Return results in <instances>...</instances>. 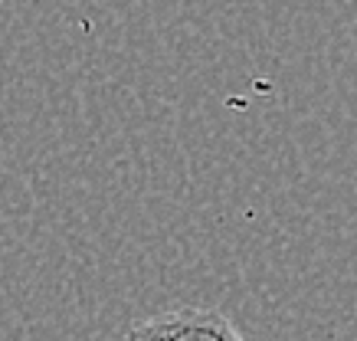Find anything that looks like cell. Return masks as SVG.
Wrapping results in <instances>:
<instances>
[{
  "label": "cell",
  "mask_w": 357,
  "mask_h": 341,
  "mask_svg": "<svg viewBox=\"0 0 357 341\" xmlns=\"http://www.w3.org/2000/svg\"><path fill=\"white\" fill-rule=\"evenodd\" d=\"M121 341H246L236 325L213 308H174L131 325Z\"/></svg>",
  "instance_id": "obj_1"
}]
</instances>
